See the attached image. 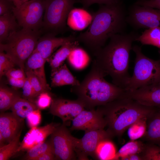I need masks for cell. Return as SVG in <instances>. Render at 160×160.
I'll return each instance as SVG.
<instances>
[{"mask_svg": "<svg viewBox=\"0 0 160 160\" xmlns=\"http://www.w3.org/2000/svg\"><path fill=\"white\" fill-rule=\"evenodd\" d=\"M120 159L122 160H142L141 155L139 154H132L122 157Z\"/></svg>", "mask_w": 160, "mask_h": 160, "instance_id": "45", "label": "cell"}, {"mask_svg": "<svg viewBox=\"0 0 160 160\" xmlns=\"http://www.w3.org/2000/svg\"><path fill=\"white\" fill-rule=\"evenodd\" d=\"M140 155L142 160H160V147L152 143L145 145Z\"/></svg>", "mask_w": 160, "mask_h": 160, "instance_id": "33", "label": "cell"}, {"mask_svg": "<svg viewBox=\"0 0 160 160\" xmlns=\"http://www.w3.org/2000/svg\"><path fill=\"white\" fill-rule=\"evenodd\" d=\"M28 124L31 128L37 127L41 120L40 110L38 109L31 112L26 117Z\"/></svg>", "mask_w": 160, "mask_h": 160, "instance_id": "37", "label": "cell"}, {"mask_svg": "<svg viewBox=\"0 0 160 160\" xmlns=\"http://www.w3.org/2000/svg\"><path fill=\"white\" fill-rule=\"evenodd\" d=\"M20 27L12 13L0 16V42H4L13 32Z\"/></svg>", "mask_w": 160, "mask_h": 160, "instance_id": "23", "label": "cell"}, {"mask_svg": "<svg viewBox=\"0 0 160 160\" xmlns=\"http://www.w3.org/2000/svg\"></svg>", "mask_w": 160, "mask_h": 160, "instance_id": "48", "label": "cell"}, {"mask_svg": "<svg viewBox=\"0 0 160 160\" xmlns=\"http://www.w3.org/2000/svg\"><path fill=\"white\" fill-rule=\"evenodd\" d=\"M13 3L15 7H18L24 3L30 0H10Z\"/></svg>", "mask_w": 160, "mask_h": 160, "instance_id": "46", "label": "cell"}, {"mask_svg": "<svg viewBox=\"0 0 160 160\" xmlns=\"http://www.w3.org/2000/svg\"><path fill=\"white\" fill-rule=\"evenodd\" d=\"M7 78H12L15 79H25V75L24 71L20 68L16 69L12 68L7 71L5 74Z\"/></svg>", "mask_w": 160, "mask_h": 160, "instance_id": "40", "label": "cell"}, {"mask_svg": "<svg viewBox=\"0 0 160 160\" xmlns=\"http://www.w3.org/2000/svg\"><path fill=\"white\" fill-rule=\"evenodd\" d=\"M139 36L133 32L115 34L94 55L93 63L97 68L105 76L111 77L113 84L124 89L130 77L128 69L132 44Z\"/></svg>", "mask_w": 160, "mask_h": 160, "instance_id": "2", "label": "cell"}, {"mask_svg": "<svg viewBox=\"0 0 160 160\" xmlns=\"http://www.w3.org/2000/svg\"><path fill=\"white\" fill-rule=\"evenodd\" d=\"M106 123L103 113L98 106L94 109L82 111L72 121L71 130H82L85 132L104 129Z\"/></svg>", "mask_w": 160, "mask_h": 160, "instance_id": "12", "label": "cell"}, {"mask_svg": "<svg viewBox=\"0 0 160 160\" xmlns=\"http://www.w3.org/2000/svg\"><path fill=\"white\" fill-rule=\"evenodd\" d=\"M21 131L8 144L0 147V160H8L16 153L20 143V138Z\"/></svg>", "mask_w": 160, "mask_h": 160, "instance_id": "30", "label": "cell"}, {"mask_svg": "<svg viewBox=\"0 0 160 160\" xmlns=\"http://www.w3.org/2000/svg\"><path fill=\"white\" fill-rule=\"evenodd\" d=\"M92 20L87 31L76 37L94 55L103 47L113 36L124 33L127 13L121 0L102 4L92 15Z\"/></svg>", "mask_w": 160, "mask_h": 160, "instance_id": "1", "label": "cell"}, {"mask_svg": "<svg viewBox=\"0 0 160 160\" xmlns=\"http://www.w3.org/2000/svg\"><path fill=\"white\" fill-rule=\"evenodd\" d=\"M23 121L12 112L1 113L0 132L6 141L10 142L22 131L20 128Z\"/></svg>", "mask_w": 160, "mask_h": 160, "instance_id": "17", "label": "cell"}, {"mask_svg": "<svg viewBox=\"0 0 160 160\" xmlns=\"http://www.w3.org/2000/svg\"><path fill=\"white\" fill-rule=\"evenodd\" d=\"M67 59L71 65L77 70L85 68L89 61V57L86 52L78 47L72 50Z\"/></svg>", "mask_w": 160, "mask_h": 160, "instance_id": "25", "label": "cell"}, {"mask_svg": "<svg viewBox=\"0 0 160 160\" xmlns=\"http://www.w3.org/2000/svg\"><path fill=\"white\" fill-rule=\"evenodd\" d=\"M85 108L84 103L78 99L76 100L55 99L52 100L50 112L60 118L65 125L68 121H72Z\"/></svg>", "mask_w": 160, "mask_h": 160, "instance_id": "13", "label": "cell"}, {"mask_svg": "<svg viewBox=\"0 0 160 160\" xmlns=\"http://www.w3.org/2000/svg\"><path fill=\"white\" fill-rule=\"evenodd\" d=\"M105 76L93 63L91 69L80 85L72 86V92L91 110L123 97L125 89L107 81Z\"/></svg>", "mask_w": 160, "mask_h": 160, "instance_id": "4", "label": "cell"}, {"mask_svg": "<svg viewBox=\"0 0 160 160\" xmlns=\"http://www.w3.org/2000/svg\"><path fill=\"white\" fill-rule=\"evenodd\" d=\"M99 107L106 122V130L112 137H121L133 124L147 117L155 108L124 96Z\"/></svg>", "mask_w": 160, "mask_h": 160, "instance_id": "3", "label": "cell"}, {"mask_svg": "<svg viewBox=\"0 0 160 160\" xmlns=\"http://www.w3.org/2000/svg\"><path fill=\"white\" fill-rule=\"evenodd\" d=\"M45 2V0H30L14 8L12 13L22 28L39 31L43 26Z\"/></svg>", "mask_w": 160, "mask_h": 160, "instance_id": "8", "label": "cell"}, {"mask_svg": "<svg viewBox=\"0 0 160 160\" xmlns=\"http://www.w3.org/2000/svg\"><path fill=\"white\" fill-rule=\"evenodd\" d=\"M76 40V37L71 36L66 37H57L49 33L38 40L34 49L47 61H48L54 51L68 42Z\"/></svg>", "mask_w": 160, "mask_h": 160, "instance_id": "16", "label": "cell"}, {"mask_svg": "<svg viewBox=\"0 0 160 160\" xmlns=\"http://www.w3.org/2000/svg\"><path fill=\"white\" fill-rule=\"evenodd\" d=\"M132 49L136 54L135 66L133 74L126 84V91L160 83V59L156 60L147 57L138 46L134 45Z\"/></svg>", "mask_w": 160, "mask_h": 160, "instance_id": "6", "label": "cell"}, {"mask_svg": "<svg viewBox=\"0 0 160 160\" xmlns=\"http://www.w3.org/2000/svg\"><path fill=\"white\" fill-rule=\"evenodd\" d=\"M92 15L86 10L81 8H73L69 13L67 23L73 30H83L90 24Z\"/></svg>", "mask_w": 160, "mask_h": 160, "instance_id": "20", "label": "cell"}, {"mask_svg": "<svg viewBox=\"0 0 160 160\" xmlns=\"http://www.w3.org/2000/svg\"><path fill=\"white\" fill-rule=\"evenodd\" d=\"M55 159L71 160L76 159L73 137L64 124H60L51 135Z\"/></svg>", "mask_w": 160, "mask_h": 160, "instance_id": "9", "label": "cell"}, {"mask_svg": "<svg viewBox=\"0 0 160 160\" xmlns=\"http://www.w3.org/2000/svg\"><path fill=\"white\" fill-rule=\"evenodd\" d=\"M52 123L44 126L32 128L24 136L20 143L17 153L20 151H28L44 142L60 125Z\"/></svg>", "mask_w": 160, "mask_h": 160, "instance_id": "14", "label": "cell"}, {"mask_svg": "<svg viewBox=\"0 0 160 160\" xmlns=\"http://www.w3.org/2000/svg\"><path fill=\"white\" fill-rule=\"evenodd\" d=\"M15 7L10 0H0V16L12 13Z\"/></svg>", "mask_w": 160, "mask_h": 160, "instance_id": "39", "label": "cell"}, {"mask_svg": "<svg viewBox=\"0 0 160 160\" xmlns=\"http://www.w3.org/2000/svg\"><path fill=\"white\" fill-rule=\"evenodd\" d=\"M143 45H151L159 49L160 53V27L148 28L136 39Z\"/></svg>", "mask_w": 160, "mask_h": 160, "instance_id": "26", "label": "cell"}, {"mask_svg": "<svg viewBox=\"0 0 160 160\" xmlns=\"http://www.w3.org/2000/svg\"><path fill=\"white\" fill-rule=\"evenodd\" d=\"M16 65L12 60L3 52L0 53V76L5 75L7 72Z\"/></svg>", "mask_w": 160, "mask_h": 160, "instance_id": "35", "label": "cell"}, {"mask_svg": "<svg viewBox=\"0 0 160 160\" xmlns=\"http://www.w3.org/2000/svg\"><path fill=\"white\" fill-rule=\"evenodd\" d=\"M46 61L39 52L34 50L25 62V71L30 72L36 75L44 87L49 90L44 71V64Z\"/></svg>", "mask_w": 160, "mask_h": 160, "instance_id": "19", "label": "cell"}, {"mask_svg": "<svg viewBox=\"0 0 160 160\" xmlns=\"http://www.w3.org/2000/svg\"><path fill=\"white\" fill-rule=\"evenodd\" d=\"M145 144L139 141H131L123 146L116 153L114 159L133 154H140Z\"/></svg>", "mask_w": 160, "mask_h": 160, "instance_id": "28", "label": "cell"}, {"mask_svg": "<svg viewBox=\"0 0 160 160\" xmlns=\"http://www.w3.org/2000/svg\"><path fill=\"white\" fill-rule=\"evenodd\" d=\"M124 96L144 105L160 107V83L144 86L132 91L126 92Z\"/></svg>", "mask_w": 160, "mask_h": 160, "instance_id": "15", "label": "cell"}, {"mask_svg": "<svg viewBox=\"0 0 160 160\" xmlns=\"http://www.w3.org/2000/svg\"><path fill=\"white\" fill-rule=\"evenodd\" d=\"M51 84L52 87L65 85L78 86L80 83L73 76L65 64L56 70L52 71Z\"/></svg>", "mask_w": 160, "mask_h": 160, "instance_id": "21", "label": "cell"}, {"mask_svg": "<svg viewBox=\"0 0 160 160\" xmlns=\"http://www.w3.org/2000/svg\"><path fill=\"white\" fill-rule=\"evenodd\" d=\"M40 31L22 28L12 33L6 40L0 44L4 52L16 65L24 71L25 63L36 45Z\"/></svg>", "mask_w": 160, "mask_h": 160, "instance_id": "5", "label": "cell"}, {"mask_svg": "<svg viewBox=\"0 0 160 160\" xmlns=\"http://www.w3.org/2000/svg\"><path fill=\"white\" fill-rule=\"evenodd\" d=\"M26 77L29 79L34 90L36 97L41 93L48 92V90L43 85L38 77L33 73L29 71H25Z\"/></svg>", "mask_w": 160, "mask_h": 160, "instance_id": "34", "label": "cell"}, {"mask_svg": "<svg viewBox=\"0 0 160 160\" xmlns=\"http://www.w3.org/2000/svg\"><path fill=\"white\" fill-rule=\"evenodd\" d=\"M43 26L55 36L65 28L68 15L79 0H45Z\"/></svg>", "mask_w": 160, "mask_h": 160, "instance_id": "7", "label": "cell"}, {"mask_svg": "<svg viewBox=\"0 0 160 160\" xmlns=\"http://www.w3.org/2000/svg\"><path fill=\"white\" fill-rule=\"evenodd\" d=\"M10 108L15 116L23 120L33 111L38 109L36 104L20 97L15 100Z\"/></svg>", "mask_w": 160, "mask_h": 160, "instance_id": "24", "label": "cell"}, {"mask_svg": "<svg viewBox=\"0 0 160 160\" xmlns=\"http://www.w3.org/2000/svg\"><path fill=\"white\" fill-rule=\"evenodd\" d=\"M146 124L143 137L149 143L160 146V107H155L147 117Z\"/></svg>", "mask_w": 160, "mask_h": 160, "instance_id": "18", "label": "cell"}, {"mask_svg": "<svg viewBox=\"0 0 160 160\" xmlns=\"http://www.w3.org/2000/svg\"><path fill=\"white\" fill-rule=\"evenodd\" d=\"M38 97L36 105L38 109H45L51 105L52 100L48 92H42Z\"/></svg>", "mask_w": 160, "mask_h": 160, "instance_id": "36", "label": "cell"}, {"mask_svg": "<svg viewBox=\"0 0 160 160\" xmlns=\"http://www.w3.org/2000/svg\"><path fill=\"white\" fill-rule=\"evenodd\" d=\"M78 45L79 41L76 40L67 42L61 46L48 60L52 71L56 70L63 65L71 52L78 47Z\"/></svg>", "mask_w": 160, "mask_h": 160, "instance_id": "22", "label": "cell"}, {"mask_svg": "<svg viewBox=\"0 0 160 160\" xmlns=\"http://www.w3.org/2000/svg\"><path fill=\"white\" fill-rule=\"evenodd\" d=\"M116 153L114 146L110 140L100 142L95 151V158L99 160L114 159Z\"/></svg>", "mask_w": 160, "mask_h": 160, "instance_id": "27", "label": "cell"}, {"mask_svg": "<svg viewBox=\"0 0 160 160\" xmlns=\"http://www.w3.org/2000/svg\"><path fill=\"white\" fill-rule=\"evenodd\" d=\"M55 159L54 152L52 151H48L41 154L35 160H52Z\"/></svg>", "mask_w": 160, "mask_h": 160, "instance_id": "44", "label": "cell"}, {"mask_svg": "<svg viewBox=\"0 0 160 160\" xmlns=\"http://www.w3.org/2000/svg\"><path fill=\"white\" fill-rule=\"evenodd\" d=\"M113 137L104 129L85 132L83 137L79 139L73 137L74 151L80 159H87L88 156L95 158L96 148L99 143Z\"/></svg>", "mask_w": 160, "mask_h": 160, "instance_id": "10", "label": "cell"}, {"mask_svg": "<svg viewBox=\"0 0 160 160\" xmlns=\"http://www.w3.org/2000/svg\"><path fill=\"white\" fill-rule=\"evenodd\" d=\"M22 88L24 98L32 102L33 99L36 97L35 93L30 82L27 77Z\"/></svg>", "mask_w": 160, "mask_h": 160, "instance_id": "38", "label": "cell"}, {"mask_svg": "<svg viewBox=\"0 0 160 160\" xmlns=\"http://www.w3.org/2000/svg\"><path fill=\"white\" fill-rule=\"evenodd\" d=\"M53 151L50 140L40 144L27 151L23 158L26 160H35L39 156L48 151Z\"/></svg>", "mask_w": 160, "mask_h": 160, "instance_id": "31", "label": "cell"}, {"mask_svg": "<svg viewBox=\"0 0 160 160\" xmlns=\"http://www.w3.org/2000/svg\"><path fill=\"white\" fill-rule=\"evenodd\" d=\"M19 95L13 91L5 87L0 88V110L4 111L10 108Z\"/></svg>", "mask_w": 160, "mask_h": 160, "instance_id": "29", "label": "cell"}, {"mask_svg": "<svg viewBox=\"0 0 160 160\" xmlns=\"http://www.w3.org/2000/svg\"><path fill=\"white\" fill-rule=\"evenodd\" d=\"M5 141H6L4 137L1 133L0 132V147H1L4 145V143Z\"/></svg>", "mask_w": 160, "mask_h": 160, "instance_id": "47", "label": "cell"}, {"mask_svg": "<svg viewBox=\"0 0 160 160\" xmlns=\"http://www.w3.org/2000/svg\"><path fill=\"white\" fill-rule=\"evenodd\" d=\"M135 4L150 7L160 10V0H138Z\"/></svg>", "mask_w": 160, "mask_h": 160, "instance_id": "41", "label": "cell"}, {"mask_svg": "<svg viewBox=\"0 0 160 160\" xmlns=\"http://www.w3.org/2000/svg\"><path fill=\"white\" fill-rule=\"evenodd\" d=\"M114 0H80V2L85 8L89 7L95 4H107L112 2Z\"/></svg>", "mask_w": 160, "mask_h": 160, "instance_id": "42", "label": "cell"}, {"mask_svg": "<svg viewBox=\"0 0 160 160\" xmlns=\"http://www.w3.org/2000/svg\"><path fill=\"white\" fill-rule=\"evenodd\" d=\"M127 21L136 29L160 27V10L135 4L129 9Z\"/></svg>", "mask_w": 160, "mask_h": 160, "instance_id": "11", "label": "cell"}, {"mask_svg": "<svg viewBox=\"0 0 160 160\" xmlns=\"http://www.w3.org/2000/svg\"><path fill=\"white\" fill-rule=\"evenodd\" d=\"M147 118L140 119L128 128V135L130 139L135 140L144 136L146 129Z\"/></svg>", "mask_w": 160, "mask_h": 160, "instance_id": "32", "label": "cell"}, {"mask_svg": "<svg viewBox=\"0 0 160 160\" xmlns=\"http://www.w3.org/2000/svg\"><path fill=\"white\" fill-rule=\"evenodd\" d=\"M7 78L9 83L11 86L17 88H21L23 87L26 78L24 79Z\"/></svg>", "mask_w": 160, "mask_h": 160, "instance_id": "43", "label": "cell"}]
</instances>
